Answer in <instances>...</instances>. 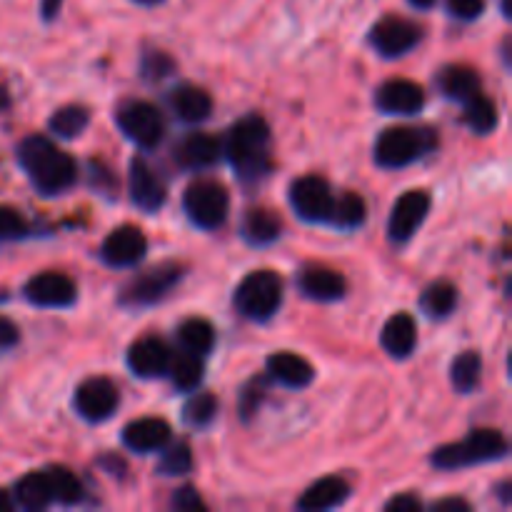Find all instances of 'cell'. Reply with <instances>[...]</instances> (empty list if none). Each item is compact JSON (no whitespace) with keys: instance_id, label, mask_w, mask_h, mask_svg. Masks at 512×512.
<instances>
[{"instance_id":"f35d334b","label":"cell","mask_w":512,"mask_h":512,"mask_svg":"<svg viewBox=\"0 0 512 512\" xmlns=\"http://www.w3.org/2000/svg\"><path fill=\"white\" fill-rule=\"evenodd\" d=\"M28 235V223L18 210L0 205V240H20Z\"/></svg>"},{"instance_id":"8fae6325","label":"cell","mask_w":512,"mask_h":512,"mask_svg":"<svg viewBox=\"0 0 512 512\" xmlns=\"http://www.w3.org/2000/svg\"><path fill=\"white\" fill-rule=\"evenodd\" d=\"M430 195L425 190H405L393 205V213L388 220V235L393 243H408L415 233L420 230V225L425 223L430 213Z\"/></svg>"},{"instance_id":"f1b7e54d","label":"cell","mask_w":512,"mask_h":512,"mask_svg":"<svg viewBox=\"0 0 512 512\" xmlns=\"http://www.w3.org/2000/svg\"><path fill=\"white\" fill-rule=\"evenodd\" d=\"M480 378H483V360L475 350H465L450 365V383L460 395H468L478 390Z\"/></svg>"},{"instance_id":"30bf717a","label":"cell","mask_w":512,"mask_h":512,"mask_svg":"<svg viewBox=\"0 0 512 512\" xmlns=\"http://www.w3.org/2000/svg\"><path fill=\"white\" fill-rule=\"evenodd\" d=\"M420 38H423V28L400 15H385L370 30V45L383 58H400L410 53L420 43Z\"/></svg>"},{"instance_id":"ab89813d","label":"cell","mask_w":512,"mask_h":512,"mask_svg":"<svg viewBox=\"0 0 512 512\" xmlns=\"http://www.w3.org/2000/svg\"><path fill=\"white\" fill-rule=\"evenodd\" d=\"M170 70H173V60L168 58L165 53H148L143 60V75L145 78H153V80H160L165 78V75H170Z\"/></svg>"},{"instance_id":"5b68a950","label":"cell","mask_w":512,"mask_h":512,"mask_svg":"<svg viewBox=\"0 0 512 512\" xmlns=\"http://www.w3.org/2000/svg\"><path fill=\"white\" fill-rule=\"evenodd\" d=\"M283 303V280L275 270H255L240 280L235 290V308L253 323H268Z\"/></svg>"},{"instance_id":"836d02e7","label":"cell","mask_w":512,"mask_h":512,"mask_svg":"<svg viewBox=\"0 0 512 512\" xmlns=\"http://www.w3.org/2000/svg\"><path fill=\"white\" fill-rule=\"evenodd\" d=\"M90 125V113L83 105H65V108L55 110L48 120V130L58 138H78L83 130Z\"/></svg>"},{"instance_id":"f6af8a7d","label":"cell","mask_w":512,"mask_h":512,"mask_svg":"<svg viewBox=\"0 0 512 512\" xmlns=\"http://www.w3.org/2000/svg\"><path fill=\"white\" fill-rule=\"evenodd\" d=\"M430 508H433V512H470V503H465L463 498H445L433 503Z\"/></svg>"},{"instance_id":"2e32d148","label":"cell","mask_w":512,"mask_h":512,"mask_svg":"<svg viewBox=\"0 0 512 512\" xmlns=\"http://www.w3.org/2000/svg\"><path fill=\"white\" fill-rule=\"evenodd\" d=\"M375 105L385 115H418L425 108V90L413 80H388L375 93Z\"/></svg>"},{"instance_id":"ac0fdd59","label":"cell","mask_w":512,"mask_h":512,"mask_svg":"<svg viewBox=\"0 0 512 512\" xmlns=\"http://www.w3.org/2000/svg\"><path fill=\"white\" fill-rule=\"evenodd\" d=\"M170 348L160 338H140L128 350V368L138 378H160L168 373Z\"/></svg>"},{"instance_id":"7a4b0ae2","label":"cell","mask_w":512,"mask_h":512,"mask_svg":"<svg viewBox=\"0 0 512 512\" xmlns=\"http://www.w3.org/2000/svg\"><path fill=\"white\" fill-rule=\"evenodd\" d=\"M270 125L260 115H245L223 140V153L243 183H260L270 170Z\"/></svg>"},{"instance_id":"603a6c76","label":"cell","mask_w":512,"mask_h":512,"mask_svg":"<svg viewBox=\"0 0 512 512\" xmlns=\"http://www.w3.org/2000/svg\"><path fill=\"white\" fill-rule=\"evenodd\" d=\"M348 498H350L348 480L340 478V475H328V478H320L318 483L310 485V488L300 495L295 508L305 512L333 510V508H340Z\"/></svg>"},{"instance_id":"d6986e66","label":"cell","mask_w":512,"mask_h":512,"mask_svg":"<svg viewBox=\"0 0 512 512\" xmlns=\"http://www.w3.org/2000/svg\"><path fill=\"white\" fill-rule=\"evenodd\" d=\"M265 370H268L270 380H275V383H280L283 388L290 390L308 388L315 378L313 365H310L303 355L288 353V350L270 355L268 363H265Z\"/></svg>"},{"instance_id":"f907efd6","label":"cell","mask_w":512,"mask_h":512,"mask_svg":"<svg viewBox=\"0 0 512 512\" xmlns=\"http://www.w3.org/2000/svg\"><path fill=\"white\" fill-rule=\"evenodd\" d=\"M138 5H143V8H155V5L165 3V0H135Z\"/></svg>"},{"instance_id":"7bdbcfd3","label":"cell","mask_w":512,"mask_h":512,"mask_svg":"<svg viewBox=\"0 0 512 512\" xmlns=\"http://www.w3.org/2000/svg\"><path fill=\"white\" fill-rule=\"evenodd\" d=\"M173 508L175 510H205V503L193 488H180L173 495Z\"/></svg>"},{"instance_id":"9a60e30c","label":"cell","mask_w":512,"mask_h":512,"mask_svg":"<svg viewBox=\"0 0 512 512\" xmlns=\"http://www.w3.org/2000/svg\"><path fill=\"white\" fill-rule=\"evenodd\" d=\"M148 253V240L133 225H120L100 245V258L110 268H133Z\"/></svg>"},{"instance_id":"7c38bea8","label":"cell","mask_w":512,"mask_h":512,"mask_svg":"<svg viewBox=\"0 0 512 512\" xmlns=\"http://www.w3.org/2000/svg\"><path fill=\"white\" fill-rule=\"evenodd\" d=\"M128 185H130V200H133L135 208H140L143 213H158V210L165 205L168 188H165L163 175H160L153 165L145 163L143 158L130 160Z\"/></svg>"},{"instance_id":"9c48e42d","label":"cell","mask_w":512,"mask_h":512,"mask_svg":"<svg viewBox=\"0 0 512 512\" xmlns=\"http://www.w3.org/2000/svg\"><path fill=\"white\" fill-rule=\"evenodd\" d=\"M335 195L333 188L320 175H303L290 185V205H293L295 215L305 223H330V213H333Z\"/></svg>"},{"instance_id":"c3c4849f","label":"cell","mask_w":512,"mask_h":512,"mask_svg":"<svg viewBox=\"0 0 512 512\" xmlns=\"http://www.w3.org/2000/svg\"><path fill=\"white\" fill-rule=\"evenodd\" d=\"M8 108H10V95H8V90L0 85V115H3Z\"/></svg>"},{"instance_id":"6da1fadb","label":"cell","mask_w":512,"mask_h":512,"mask_svg":"<svg viewBox=\"0 0 512 512\" xmlns=\"http://www.w3.org/2000/svg\"><path fill=\"white\" fill-rule=\"evenodd\" d=\"M18 163L40 195H63L78 178V165L43 135H28L18 145Z\"/></svg>"},{"instance_id":"83f0119b","label":"cell","mask_w":512,"mask_h":512,"mask_svg":"<svg viewBox=\"0 0 512 512\" xmlns=\"http://www.w3.org/2000/svg\"><path fill=\"white\" fill-rule=\"evenodd\" d=\"M45 480H48L50 495H53V503L58 505H75L83 500V483L75 473H70L63 465H50L43 470Z\"/></svg>"},{"instance_id":"7dc6e473","label":"cell","mask_w":512,"mask_h":512,"mask_svg":"<svg viewBox=\"0 0 512 512\" xmlns=\"http://www.w3.org/2000/svg\"><path fill=\"white\" fill-rule=\"evenodd\" d=\"M8 510H13V498H10V493L0 490V512H8Z\"/></svg>"},{"instance_id":"d6a6232c","label":"cell","mask_w":512,"mask_h":512,"mask_svg":"<svg viewBox=\"0 0 512 512\" xmlns=\"http://www.w3.org/2000/svg\"><path fill=\"white\" fill-rule=\"evenodd\" d=\"M168 373H170V380H173V385L178 390H183V393H193L195 388L200 385V380H203V360H200V355H193V353H178L175 358H170V365H168Z\"/></svg>"},{"instance_id":"ba28073f","label":"cell","mask_w":512,"mask_h":512,"mask_svg":"<svg viewBox=\"0 0 512 512\" xmlns=\"http://www.w3.org/2000/svg\"><path fill=\"white\" fill-rule=\"evenodd\" d=\"M185 270L178 263H163L155 265L153 270H145L135 280H130L120 293V305L125 308H150V305L160 303L175 285L180 283Z\"/></svg>"},{"instance_id":"d4e9b609","label":"cell","mask_w":512,"mask_h":512,"mask_svg":"<svg viewBox=\"0 0 512 512\" xmlns=\"http://www.w3.org/2000/svg\"><path fill=\"white\" fill-rule=\"evenodd\" d=\"M438 85L445 98L458 100V103H468L470 98L483 93L478 70L468 68V65H448V68H443L438 75Z\"/></svg>"},{"instance_id":"4dcf8cb0","label":"cell","mask_w":512,"mask_h":512,"mask_svg":"<svg viewBox=\"0 0 512 512\" xmlns=\"http://www.w3.org/2000/svg\"><path fill=\"white\" fill-rule=\"evenodd\" d=\"M15 503L25 510H45L53 503V495H50L48 480L45 473H28L25 478H20L15 483Z\"/></svg>"},{"instance_id":"1f68e13d","label":"cell","mask_w":512,"mask_h":512,"mask_svg":"<svg viewBox=\"0 0 512 512\" xmlns=\"http://www.w3.org/2000/svg\"><path fill=\"white\" fill-rule=\"evenodd\" d=\"M178 343L185 353H193L203 358V355L210 353L215 345L213 325L203 318L185 320V323L178 328Z\"/></svg>"},{"instance_id":"8992f818","label":"cell","mask_w":512,"mask_h":512,"mask_svg":"<svg viewBox=\"0 0 512 512\" xmlns=\"http://www.w3.org/2000/svg\"><path fill=\"white\" fill-rule=\"evenodd\" d=\"M185 215L200 230H215L228 220L230 195L215 180H195L183 195Z\"/></svg>"},{"instance_id":"cb8c5ba5","label":"cell","mask_w":512,"mask_h":512,"mask_svg":"<svg viewBox=\"0 0 512 512\" xmlns=\"http://www.w3.org/2000/svg\"><path fill=\"white\" fill-rule=\"evenodd\" d=\"M170 108L183 123H203L213 113V98L198 85H178L170 93Z\"/></svg>"},{"instance_id":"7402d4cb","label":"cell","mask_w":512,"mask_h":512,"mask_svg":"<svg viewBox=\"0 0 512 512\" xmlns=\"http://www.w3.org/2000/svg\"><path fill=\"white\" fill-rule=\"evenodd\" d=\"M380 345L385 353L395 360H405L415 353L418 348V325H415L413 315L395 313L388 323L383 325L380 333Z\"/></svg>"},{"instance_id":"60d3db41","label":"cell","mask_w":512,"mask_h":512,"mask_svg":"<svg viewBox=\"0 0 512 512\" xmlns=\"http://www.w3.org/2000/svg\"><path fill=\"white\" fill-rule=\"evenodd\" d=\"M448 10L458 20H475L483 15L485 0H448Z\"/></svg>"},{"instance_id":"4316f807","label":"cell","mask_w":512,"mask_h":512,"mask_svg":"<svg viewBox=\"0 0 512 512\" xmlns=\"http://www.w3.org/2000/svg\"><path fill=\"white\" fill-rule=\"evenodd\" d=\"M420 308L428 318L443 320L448 315L455 313L458 308V288L448 280H438V283H430L428 288L420 295Z\"/></svg>"},{"instance_id":"4fadbf2b","label":"cell","mask_w":512,"mask_h":512,"mask_svg":"<svg viewBox=\"0 0 512 512\" xmlns=\"http://www.w3.org/2000/svg\"><path fill=\"white\" fill-rule=\"evenodd\" d=\"M118 405V388L108 378H90L75 390V410L88 423H103L118 410Z\"/></svg>"},{"instance_id":"484cf974","label":"cell","mask_w":512,"mask_h":512,"mask_svg":"<svg viewBox=\"0 0 512 512\" xmlns=\"http://www.w3.org/2000/svg\"><path fill=\"white\" fill-rule=\"evenodd\" d=\"M280 233H283V220L275 210L268 208L248 210L240 225V235L250 245H270L280 238Z\"/></svg>"},{"instance_id":"74e56055","label":"cell","mask_w":512,"mask_h":512,"mask_svg":"<svg viewBox=\"0 0 512 512\" xmlns=\"http://www.w3.org/2000/svg\"><path fill=\"white\" fill-rule=\"evenodd\" d=\"M265 395H268V380L265 378H255L250 380L248 385L243 388V393H240V418L248 423L250 418H255L260 410V405H263Z\"/></svg>"},{"instance_id":"277c9868","label":"cell","mask_w":512,"mask_h":512,"mask_svg":"<svg viewBox=\"0 0 512 512\" xmlns=\"http://www.w3.org/2000/svg\"><path fill=\"white\" fill-rule=\"evenodd\" d=\"M435 140H438L435 130L428 128H408V125L385 128L375 140V163L385 170L408 168L435 148Z\"/></svg>"},{"instance_id":"ee69618b","label":"cell","mask_w":512,"mask_h":512,"mask_svg":"<svg viewBox=\"0 0 512 512\" xmlns=\"http://www.w3.org/2000/svg\"><path fill=\"white\" fill-rule=\"evenodd\" d=\"M18 340H20L18 325H15L10 318H5V315H0V350L15 348Z\"/></svg>"},{"instance_id":"5bb4252c","label":"cell","mask_w":512,"mask_h":512,"mask_svg":"<svg viewBox=\"0 0 512 512\" xmlns=\"http://www.w3.org/2000/svg\"><path fill=\"white\" fill-rule=\"evenodd\" d=\"M23 293L25 300L38 308H70L78 298L73 280L65 273H53V270H45V273L30 278Z\"/></svg>"},{"instance_id":"44dd1931","label":"cell","mask_w":512,"mask_h":512,"mask_svg":"<svg viewBox=\"0 0 512 512\" xmlns=\"http://www.w3.org/2000/svg\"><path fill=\"white\" fill-rule=\"evenodd\" d=\"M298 288L305 298L318 303H335L348 293V280L330 268H305L298 278Z\"/></svg>"},{"instance_id":"8d00e7d4","label":"cell","mask_w":512,"mask_h":512,"mask_svg":"<svg viewBox=\"0 0 512 512\" xmlns=\"http://www.w3.org/2000/svg\"><path fill=\"white\" fill-rule=\"evenodd\" d=\"M193 468V450L188 448V443H173V445H165L163 455H160V463H158V473L160 475H185L190 473Z\"/></svg>"},{"instance_id":"e575fe53","label":"cell","mask_w":512,"mask_h":512,"mask_svg":"<svg viewBox=\"0 0 512 512\" xmlns=\"http://www.w3.org/2000/svg\"><path fill=\"white\" fill-rule=\"evenodd\" d=\"M365 218H368L365 200L358 193H345L335 198L328 225H335L340 230H355L365 223Z\"/></svg>"},{"instance_id":"d590c367","label":"cell","mask_w":512,"mask_h":512,"mask_svg":"<svg viewBox=\"0 0 512 512\" xmlns=\"http://www.w3.org/2000/svg\"><path fill=\"white\" fill-rule=\"evenodd\" d=\"M218 415V398L213 393H198L183 405V420L190 428H208Z\"/></svg>"},{"instance_id":"3957f363","label":"cell","mask_w":512,"mask_h":512,"mask_svg":"<svg viewBox=\"0 0 512 512\" xmlns=\"http://www.w3.org/2000/svg\"><path fill=\"white\" fill-rule=\"evenodd\" d=\"M508 455V440L498 430H473L465 440L460 443L443 445L430 455L433 468L445 470V473H455V470L473 468V465L495 463Z\"/></svg>"},{"instance_id":"ffe728a7","label":"cell","mask_w":512,"mask_h":512,"mask_svg":"<svg viewBox=\"0 0 512 512\" xmlns=\"http://www.w3.org/2000/svg\"><path fill=\"white\" fill-rule=\"evenodd\" d=\"M223 155V140L205 133H190L175 148V160L185 170H205L215 165Z\"/></svg>"},{"instance_id":"b9f144b4","label":"cell","mask_w":512,"mask_h":512,"mask_svg":"<svg viewBox=\"0 0 512 512\" xmlns=\"http://www.w3.org/2000/svg\"><path fill=\"white\" fill-rule=\"evenodd\" d=\"M420 510H423V503H420L418 495L413 493H400L398 498L385 503V512H420Z\"/></svg>"},{"instance_id":"bcb514c9","label":"cell","mask_w":512,"mask_h":512,"mask_svg":"<svg viewBox=\"0 0 512 512\" xmlns=\"http://www.w3.org/2000/svg\"><path fill=\"white\" fill-rule=\"evenodd\" d=\"M60 5H63V0H43V5H40V10H43V18L53 20L55 15L60 13Z\"/></svg>"},{"instance_id":"681fc988","label":"cell","mask_w":512,"mask_h":512,"mask_svg":"<svg viewBox=\"0 0 512 512\" xmlns=\"http://www.w3.org/2000/svg\"><path fill=\"white\" fill-rule=\"evenodd\" d=\"M408 3L415 5V8H420V10H428V8H433L435 0H408Z\"/></svg>"},{"instance_id":"f546056e","label":"cell","mask_w":512,"mask_h":512,"mask_svg":"<svg viewBox=\"0 0 512 512\" xmlns=\"http://www.w3.org/2000/svg\"><path fill=\"white\" fill-rule=\"evenodd\" d=\"M463 123L468 125L475 135L493 133V130L498 128V105H495V100L478 93L475 98H470L468 103H463Z\"/></svg>"},{"instance_id":"52a82bcc","label":"cell","mask_w":512,"mask_h":512,"mask_svg":"<svg viewBox=\"0 0 512 512\" xmlns=\"http://www.w3.org/2000/svg\"><path fill=\"white\" fill-rule=\"evenodd\" d=\"M118 128L123 130L130 143L143 150L158 148L160 140L165 138L163 113L153 103H145V100H128V103L120 105Z\"/></svg>"},{"instance_id":"e0dca14e","label":"cell","mask_w":512,"mask_h":512,"mask_svg":"<svg viewBox=\"0 0 512 512\" xmlns=\"http://www.w3.org/2000/svg\"><path fill=\"white\" fill-rule=\"evenodd\" d=\"M173 433L163 418H140L125 425L123 445L138 455H150L163 450L170 443Z\"/></svg>"}]
</instances>
